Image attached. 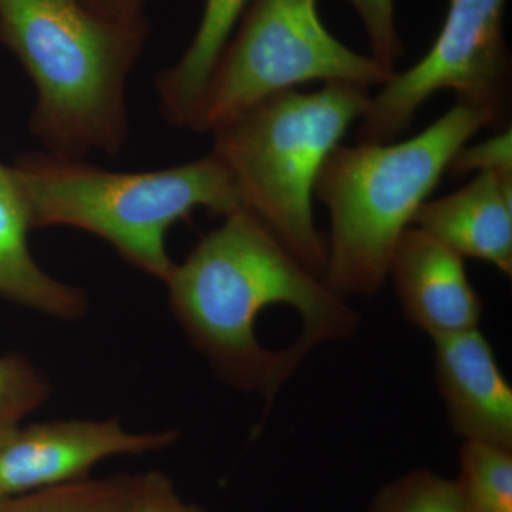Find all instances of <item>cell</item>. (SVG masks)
Here are the masks:
<instances>
[{"label":"cell","instance_id":"cell-1","mask_svg":"<svg viewBox=\"0 0 512 512\" xmlns=\"http://www.w3.org/2000/svg\"><path fill=\"white\" fill-rule=\"evenodd\" d=\"M164 282L191 345L266 409L319 345L356 335L360 315L251 212L225 215Z\"/></svg>","mask_w":512,"mask_h":512},{"label":"cell","instance_id":"cell-2","mask_svg":"<svg viewBox=\"0 0 512 512\" xmlns=\"http://www.w3.org/2000/svg\"><path fill=\"white\" fill-rule=\"evenodd\" d=\"M150 30L146 16L104 18L83 0H0V43L35 84L29 128L47 153H120L127 80Z\"/></svg>","mask_w":512,"mask_h":512},{"label":"cell","instance_id":"cell-3","mask_svg":"<svg viewBox=\"0 0 512 512\" xmlns=\"http://www.w3.org/2000/svg\"><path fill=\"white\" fill-rule=\"evenodd\" d=\"M483 128H497L490 114L456 101L417 136L399 143L339 144L329 154L315 197L329 211L323 281L336 295L348 301L382 291L403 232L454 156Z\"/></svg>","mask_w":512,"mask_h":512},{"label":"cell","instance_id":"cell-4","mask_svg":"<svg viewBox=\"0 0 512 512\" xmlns=\"http://www.w3.org/2000/svg\"><path fill=\"white\" fill-rule=\"evenodd\" d=\"M33 229H83L109 242L144 274L167 281V234L198 210H241L231 174L214 154L175 167L120 173L83 158L28 153L13 165Z\"/></svg>","mask_w":512,"mask_h":512},{"label":"cell","instance_id":"cell-5","mask_svg":"<svg viewBox=\"0 0 512 512\" xmlns=\"http://www.w3.org/2000/svg\"><path fill=\"white\" fill-rule=\"evenodd\" d=\"M370 96L369 87L353 83H326L315 92L293 89L211 133L210 153L231 174L242 208L320 278L328 249L313 215L316 181Z\"/></svg>","mask_w":512,"mask_h":512},{"label":"cell","instance_id":"cell-6","mask_svg":"<svg viewBox=\"0 0 512 512\" xmlns=\"http://www.w3.org/2000/svg\"><path fill=\"white\" fill-rule=\"evenodd\" d=\"M319 0H251L212 73L192 130L212 133L276 94L312 82L383 86L387 72L370 55L336 39Z\"/></svg>","mask_w":512,"mask_h":512},{"label":"cell","instance_id":"cell-7","mask_svg":"<svg viewBox=\"0 0 512 512\" xmlns=\"http://www.w3.org/2000/svg\"><path fill=\"white\" fill-rule=\"evenodd\" d=\"M507 0H448L429 52L396 72L370 96L357 121L356 143L396 141L434 94L451 90L458 103L490 114L500 130L511 104L512 57L505 37Z\"/></svg>","mask_w":512,"mask_h":512},{"label":"cell","instance_id":"cell-8","mask_svg":"<svg viewBox=\"0 0 512 512\" xmlns=\"http://www.w3.org/2000/svg\"><path fill=\"white\" fill-rule=\"evenodd\" d=\"M177 430L128 431L117 420H55L18 429L0 448V500L89 477L106 458L173 446Z\"/></svg>","mask_w":512,"mask_h":512},{"label":"cell","instance_id":"cell-9","mask_svg":"<svg viewBox=\"0 0 512 512\" xmlns=\"http://www.w3.org/2000/svg\"><path fill=\"white\" fill-rule=\"evenodd\" d=\"M404 319L437 340L478 329L483 316L480 293L468 278L463 256L426 232L409 227L390 259Z\"/></svg>","mask_w":512,"mask_h":512},{"label":"cell","instance_id":"cell-10","mask_svg":"<svg viewBox=\"0 0 512 512\" xmlns=\"http://www.w3.org/2000/svg\"><path fill=\"white\" fill-rule=\"evenodd\" d=\"M437 389L463 441L512 450V387L480 329L433 340Z\"/></svg>","mask_w":512,"mask_h":512},{"label":"cell","instance_id":"cell-11","mask_svg":"<svg viewBox=\"0 0 512 512\" xmlns=\"http://www.w3.org/2000/svg\"><path fill=\"white\" fill-rule=\"evenodd\" d=\"M412 225L463 258L512 275V175L477 173L457 191L424 202Z\"/></svg>","mask_w":512,"mask_h":512},{"label":"cell","instance_id":"cell-12","mask_svg":"<svg viewBox=\"0 0 512 512\" xmlns=\"http://www.w3.org/2000/svg\"><path fill=\"white\" fill-rule=\"evenodd\" d=\"M32 227L13 167L0 163V296L62 320L82 319L89 309L83 289L43 271L28 245Z\"/></svg>","mask_w":512,"mask_h":512},{"label":"cell","instance_id":"cell-13","mask_svg":"<svg viewBox=\"0 0 512 512\" xmlns=\"http://www.w3.org/2000/svg\"><path fill=\"white\" fill-rule=\"evenodd\" d=\"M251 0H205L200 25L174 66L158 74L161 116L191 128L218 60Z\"/></svg>","mask_w":512,"mask_h":512},{"label":"cell","instance_id":"cell-14","mask_svg":"<svg viewBox=\"0 0 512 512\" xmlns=\"http://www.w3.org/2000/svg\"><path fill=\"white\" fill-rule=\"evenodd\" d=\"M136 476L83 478L35 493L2 498L0 512H131Z\"/></svg>","mask_w":512,"mask_h":512},{"label":"cell","instance_id":"cell-15","mask_svg":"<svg viewBox=\"0 0 512 512\" xmlns=\"http://www.w3.org/2000/svg\"><path fill=\"white\" fill-rule=\"evenodd\" d=\"M454 484L464 512H512V450L463 441Z\"/></svg>","mask_w":512,"mask_h":512},{"label":"cell","instance_id":"cell-16","mask_svg":"<svg viewBox=\"0 0 512 512\" xmlns=\"http://www.w3.org/2000/svg\"><path fill=\"white\" fill-rule=\"evenodd\" d=\"M367 512H464L454 480L429 468H414L384 484Z\"/></svg>","mask_w":512,"mask_h":512},{"label":"cell","instance_id":"cell-17","mask_svg":"<svg viewBox=\"0 0 512 512\" xmlns=\"http://www.w3.org/2000/svg\"><path fill=\"white\" fill-rule=\"evenodd\" d=\"M49 396V382L26 357H0V414L22 420Z\"/></svg>","mask_w":512,"mask_h":512},{"label":"cell","instance_id":"cell-18","mask_svg":"<svg viewBox=\"0 0 512 512\" xmlns=\"http://www.w3.org/2000/svg\"><path fill=\"white\" fill-rule=\"evenodd\" d=\"M365 26L370 56L387 72L396 73L404 45L396 25L394 0H345Z\"/></svg>","mask_w":512,"mask_h":512},{"label":"cell","instance_id":"cell-19","mask_svg":"<svg viewBox=\"0 0 512 512\" xmlns=\"http://www.w3.org/2000/svg\"><path fill=\"white\" fill-rule=\"evenodd\" d=\"M512 175V128L504 126L487 140L464 146L451 160L447 173L463 177L470 173Z\"/></svg>","mask_w":512,"mask_h":512},{"label":"cell","instance_id":"cell-20","mask_svg":"<svg viewBox=\"0 0 512 512\" xmlns=\"http://www.w3.org/2000/svg\"><path fill=\"white\" fill-rule=\"evenodd\" d=\"M131 512H208L188 503L175 490L173 481L160 471L138 474Z\"/></svg>","mask_w":512,"mask_h":512},{"label":"cell","instance_id":"cell-21","mask_svg":"<svg viewBox=\"0 0 512 512\" xmlns=\"http://www.w3.org/2000/svg\"><path fill=\"white\" fill-rule=\"evenodd\" d=\"M94 12L113 20L143 18L147 0H83Z\"/></svg>","mask_w":512,"mask_h":512},{"label":"cell","instance_id":"cell-22","mask_svg":"<svg viewBox=\"0 0 512 512\" xmlns=\"http://www.w3.org/2000/svg\"><path fill=\"white\" fill-rule=\"evenodd\" d=\"M19 421L18 417L0 414V448L18 431Z\"/></svg>","mask_w":512,"mask_h":512}]
</instances>
